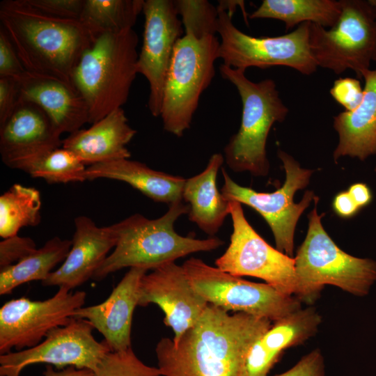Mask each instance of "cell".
Here are the masks:
<instances>
[{"label":"cell","mask_w":376,"mask_h":376,"mask_svg":"<svg viewBox=\"0 0 376 376\" xmlns=\"http://www.w3.org/2000/svg\"><path fill=\"white\" fill-rule=\"evenodd\" d=\"M341 13L330 29L311 23L310 47L318 67L359 78L376 61V0H340Z\"/></svg>","instance_id":"ba28073f"},{"label":"cell","mask_w":376,"mask_h":376,"mask_svg":"<svg viewBox=\"0 0 376 376\" xmlns=\"http://www.w3.org/2000/svg\"><path fill=\"white\" fill-rule=\"evenodd\" d=\"M15 79L19 101L38 106L61 134H71L88 123V107L72 83L28 71Z\"/></svg>","instance_id":"ffe728a7"},{"label":"cell","mask_w":376,"mask_h":376,"mask_svg":"<svg viewBox=\"0 0 376 376\" xmlns=\"http://www.w3.org/2000/svg\"><path fill=\"white\" fill-rule=\"evenodd\" d=\"M219 72L236 88L242 104L240 127L224 148V160L235 172L266 176L269 171L266 150L269 132L275 123L285 120L289 109L274 80L253 82L244 70L224 64L219 66Z\"/></svg>","instance_id":"8992f818"},{"label":"cell","mask_w":376,"mask_h":376,"mask_svg":"<svg viewBox=\"0 0 376 376\" xmlns=\"http://www.w3.org/2000/svg\"><path fill=\"white\" fill-rule=\"evenodd\" d=\"M314 207L308 214L306 235L295 258L297 297L311 306L326 285L340 288L356 297L367 296L376 282V261L359 258L343 251L331 238L322 224L324 214Z\"/></svg>","instance_id":"5b68a950"},{"label":"cell","mask_w":376,"mask_h":376,"mask_svg":"<svg viewBox=\"0 0 376 376\" xmlns=\"http://www.w3.org/2000/svg\"><path fill=\"white\" fill-rule=\"evenodd\" d=\"M93 329L87 320L71 318L66 324L51 330L38 345L1 354L0 376H19L25 368L37 363L95 370L111 350L104 340H95Z\"/></svg>","instance_id":"4fadbf2b"},{"label":"cell","mask_w":376,"mask_h":376,"mask_svg":"<svg viewBox=\"0 0 376 376\" xmlns=\"http://www.w3.org/2000/svg\"><path fill=\"white\" fill-rule=\"evenodd\" d=\"M139 37L133 29L98 36L75 68L72 83L84 97L93 124L128 99L138 74Z\"/></svg>","instance_id":"277c9868"},{"label":"cell","mask_w":376,"mask_h":376,"mask_svg":"<svg viewBox=\"0 0 376 376\" xmlns=\"http://www.w3.org/2000/svg\"><path fill=\"white\" fill-rule=\"evenodd\" d=\"M61 134L36 104L19 101L10 116L0 125L2 162L15 169L27 162L62 147Z\"/></svg>","instance_id":"e0dca14e"},{"label":"cell","mask_w":376,"mask_h":376,"mask_svg":"<svg viewBox=\"0 0 376 376\" xmlns=\"http://www.w3.org/2000/svg\"><path fill=\"white\" fill-rule=\"evenodd\" d=\"M143 4L144 0H85L79 21L96 38L133 29Z\"/></svg>","instance_id":"83f0119b"},{"label":"cell","mask_w":376,"mask_h":376,"mask_svg":"<svg viewBox=\"0 0 376 376\" xmlns=\"http://www.w3.org/2000/svg\"><path fill=\"white\" fill-rule=\"evenodd\" d=\"M347 191L361 209L368 205L373 200L372 191L366 183H354Z\"/></svg>","instance_id":"ab89813d"},{"label":"cell","mask_w":376,"mask_h":376,"mask_svg":"<svg viewBox=\"0 0 376 376\" xmlns=\"http://www.w3.org/2000/svg\"><path fill=\"white\" fill-rule=\"evenodd\" d=\"M123 108L108 113L88 129H79L63 140L62 147L72 151L86 165L128 159L127 145L136 134Z\"/></svg>","instance_id":"7402d4cb"},{"label":"cell","mask_w":376,"mask_h":376,"mask_svg":"<svg viewBox=\"0 0 376 376\" xmlns=\"http://www.w3.org/2000/svg\"><path fill=\"white\" fill-rule=\"evenodd\" d=\"M332 207L334 212L343 218H351L361 210L348 191L337 194L333 200Z\"/></svg>","instance_id":"f35d334b"},{"label":"cell","mask_w":376,"mask_h":376,"mask_svg":"<svg viewBox=\"0 0 376 376\" xmlns=\"http://www.w3.org/2000/svg\"><path fill=\"white\" fill-rule=\"evenodd\" d=\"M157 305L164 313V323L178 340L196 324L209 304L191 285L184 267L175 262L146 273L140 281L138 306Z\"/></svg>","instance_id":"2e32d148"},{"label":"cell","mask_w":376,"mask_h":376,"mask_svg":"<svg viewBox=\"0 0 376 376\" xmlns=\"http://www.w3.org/2000/svg\"><path fill=\"white\" fill-rule=\"evenodd\" d=\"M272 323L209 304L178 340L162 338L157 343L161 376H247L249 351Z\"/></svg>","instance_id":"6da1fadb"},{"label":"cell","mask_w":376,"mask_h":376,"mask_svg":"<svg viewBox=\"0 0 376 376\" xmlns=\"http://www.w3.org/2000/svg\"><path fill=\"white\" fill-rule=\"evenodd\" d=\"M224 161V155L213 154L201 173L186 179L182 191V200L189 207V219L210 237L217 233L230 215L229 201L217 185V174Z\"/></svg>","instance_id":"d4e9b609"},{"label":"cell","mask_w":376,"mask_h":376,"mask_svg":"<svg viewBox=\"0 0 376 376\" xmlns=\"http://www.w3.org/2000/svg\"><path fill=\"white\" fill-rule=\"evenodd\" d=\"M40 191L15 184L0 196V236L17 235L23 227L36 226L41 221Z\"/></svg>","instance_id":"f1b7e54d"},{"label":"cell","mask_w":376,"mask_h":376,"mask_svg":"<svg viewBox=\"0 0 376 376\" xmlns=\"http://www.w3.org/2000/svg\"><path fill=\"white\" fill-rule=\"evenodd\" d=\"M147 272L130 268L103 302L82 306L72 313V318L87 320L104 336L111 351L131 347L133 313L138 306L140 281Z\"/></svg>","instance_id":"d6986e66"},{"label":"cell","mask_w":376,"mask_h":376,"mask_svg":"<svg viewBox=\"0 0 376 376\" xmlns=\"http://www.w3.org/2000/svg\"><path fill=\"white\" fill-rule=\"evenodd\" d=\"M330 94L347 111H352L361 104L363 97V88L357 79L339 78L334 81L330 89Z\"/></svg>","instance_id":"836d02e7"},{"label":"cell","mask_w":376,"mask_h":376,"mask_svg":"<svg viewBox=\"0 0 376 376\" xmlns=\"http://www.w3.org/2000/svg\"><path fill=\"white\" fill-rule=\"evenodd\" d=\"M341 13L340 0H263L249 19H274L290 29L304 22L331 28Z\"/></svg>","instance_id":"484cf974"},{"label":"cell","mask_w":376,"mask_h":376,"mask_svg":"<svg viewBox=\"0 0 376 376\" xmlns=\"http://www.w3.org/2000/svg\"><path fill=\"white\" fill-rule=\"evenodd\" d=\"M217 35L220 38L219 58L228 67L246 71L286 66L304 75L318 68L310 47V24L304 22L287 34L275 37H254L238 29L233 14L218 10Z\"/></svg>","instance_id":"9c48e42d"},{"label":"cell","mask_w":376,"mask_h":376,"mask_svg":"<svg viewBox=\"0 0 376 376\" xmlns=\"http://www.w3.org/2000/svg\"><path fill=\"white\" fill-rule=\"evenodd\" d=\"M86 297L84 291L59 288L45 300L22 297L6 301L0 308V354L38 345L51 330L66 324Z\"/></svg>","instance_id":"5bb4252c"},{"label":"cell","mask_w":376,"mask_h":376,"mask_svg":"<svg viewBox=\"0 0 376 376\" xmlns=\"http://www.w3.org/2000/svg\"><path fill=\"white\" fill-rule=\"evenodd\" d=\"M0 22L26 71L69 83L83 53L95 40L80 21L49 16L26 0L1 1Z\"/></svg>","instance_id":"7a4b0ae2"},{"label":"cell","mask_w":376,"mask_h":376,"mask_svg":"<svg viewBox=\"0 0 376 376\" xmlns=\"http://www.w3.org/2000/svg\"><path fill=\"white\" fill-rule=\"evenodd\" d=\"M26 71L4 29L0 27V77L16 79Z\"/></svg>","instance_id":"d590c367"},{"label":"cell","mask_w":376,"mask_h":376,"mask_svg":"<svg viewBox=\"0 0 376 376\" xmlns=\"http://www.w3.org/2000/svg\"><path fill=\"white\" fill-rule=\"evenodd\" d=\"M71 249L63 264L42 281L45 286H58L69 290L92 279L109 252L114 249L117 236L113 225L99 227L89 217L75 219Z\"/></svg>","instance_id":"ac0fdd59"},{"label":"cell","mask_w":376,"mask_h":376,"mask_svg":"<svg viewBox=\"0 0 376 376\" xmlns=\"http://www.w3.org/2000/svg\"><path fill=\"white\" fill-rule=\"evenodd\" d=\"M143 43L139 53L137 72L149 84L148 107L160 116L165 80L173 50L182 37L184 27L172 0H144Z\"/></svg>","instance_id":"9a60e30c"},{"label":"cell","mask_w":376,"mask_h":376,"mask_svg":"<svg viewBox=\"0 0 376 376\" xmlns=\"http://www.w3.org/2000/svg\"><path fill=\"white\" fill-rule=\"evenodd\" d=\"M72 243V240L54 237L18 263L0 269V295L10 294L17 287L32 281H45L53 268L65 260Z\"/></svg>","instance_id":"4316f807"},{"label":"cell","mask_w":376,"mask_h":376,"mask_svg":"<svg viewBox=\"0 0 376 376\" xmlns=\"http://www.w3.org/2000/svg\"><path fill=\"white\" fill-rule=\"evenodd\" d=\"M36 249L35 242L28 237L17 235L0 242V269L14 265Z\"/></svg>","instance_id":"e575fe53"},{"label":"cell","mask_w":376,"mask_h":376,"mask_svg":"<svg viewBox=\"0 0 376 376\" xmlns=\"http://www.w3.org/2000/svg\"><path fill=\"white\" fill-rule=\"evenodd\" d=\"M362 78L365 85L359 106L334 117L333 127L338 136L333 152L336 162L343 157L363 161L376 155V68L365 71Z\"/></svg>","instance_id":"603a6c76"},{"label":"cell","mask_w":376,"mask_h":376,"mask_svg":"<svg viewBox=\"0 0 376 376\" xmlns=\"http://www.w3.org/2000/svg\"><path fill=\"white\" fill-rule=\"evenodd\" d=\"M217 35L182 36L177 42L165 80L160 117L165 131L182 136L191 123L200 97L210 85L219 58Z\"/></svg>","instance_id":"52a82bcc"},{"label":"cell","mask_w":376,"mask_h":376,"mask_svg":"<svg viewBox=\"0 0 376 376\" xmlns=\"http://www.w3.org/2000/svg\"><path fill=\"white\" fill-rule=\"evenodd\" d=\"M86 165L72 151L60 147L24 164L19 170L48 183L84 182Z\"/></svg>","instance_id":"f546056e"},{"label":"cell","mask_w":376,"mask_h":376,"mask_svg":"<svg viewBox=\"0 0 376 376\" xmlns=\"http://www.w3.org/2000/svg\"><path fill=\"white\" fill-rule=\"evenodd\" d=\"M325 361L322 352L315 348L304 355L292 367L274 376H325Z\"/></svg>","instance_id":"8d00e7d4"},{"label":"cell","mask_w":376,"mask_h":376,"mask_svg":"<svg viewBox=\"0 0 376 376\" xmlns=\"http://www.w3.org/2000/svg\"><path fill=\"white\" fill-rule=\"evenodd\" d=\"M86 180L99 178L126 182L155 202L169 205L182 201L186 179L150 169L127 159L102 162L86 167Z\"/></svg>","instance_id":"cb8c5ba5"},{"label":"cell","mask_w":376,"mask_h":376,"mask_svg":"<svg viewBox=\"0 0 376 376\" xmlns=\"http://www.w3.org/2000/svg\"><path fill=\"white\" fill-rule=\"evenodd\" d=\"M196 292L208 304L225 311L244 313L272 322L301 308L295 296L282 293L268 283L232 275L191 257L182 265Z\"/></svg>","instance_id":"30bf717a"},{"label":"cell","mask_w":376,"mask_h":376,"mask_svg":"<svg viewBox=\"0 0 376 376\" xmlns=\"http://www.w3.org/2000/svg\"><path fill=\"white\" fill-rule=\"evenodd\" d=\"M19 88L15 79L0 77V125L13 113L19 102Z\"/></svg>","instance_id":"74e56055"},{"label":"cell","mask_w":376,"mask_h":376,"mask_svg":"<svg viewBox=\"0 0 376 376\" xmlns=\"http://www.w3.org/2000/svg\"><path fill=\"white\" fill-rule=\"evenodd\" d=\"M174 1L186 34H191L197 38L217 35V7L205 0Z\"/></svg>","instance_id":"4dcf8cb0"},{"label":"cell","mask_w":376,"mask_h":376,"mask_svg":"<svg viewBox=\"0 0 376 376\" xmlns=\"http://www.w3.org/2000/svg\"><path fill=\"white\" fill-rule=\"evenodd\" d=\"M43 376H93V371L84 368L78 369L73 366L55 370L51 365H47Z\"/></svg>","instance_id":"60d3db41"},{"label":"cell","mask_w":376,"mask_h":376,"mask_svg":"<svg viewBox=\"0 0 376 376\" xmlns=\"http://www.w3.org/2000/svg\"><path fill=\"white\" fill-rule=\"evenodd\" d=\"M322 320L311 305L273 322L249 351L247 376H268L285 350L301 345L317 334Z\"/></svg>","instance_id":"44dd1931"},{"label":"cell","mask_w":376,"mask_h":376,"mask_svg":"<svg viewBox=\"0 0 376 376\" xmlns=\"http://www.w3.org/2000/svg\"><path fill=\"white\" fill-rule=\"evenodd\" d=\"M93 376H161L157 367L145 364L132 347L123 351H109L102 359Z\"/></svg>","instance_id":"1f68e13d"},{"label":"cell","mask_w":376,"mask_h":376,"mask_svg":"<svg viewBox=\"0 0 376 376\" xmlns=\"http://www.w3.org/2000/svg\"><path fill=\"white\" fill-rule=\"evenodd\" d=\"M279 158L285 171L283 185L275 191L258 192L236 183L222 169L224 185L221 192L228 201H236L258 212L269 225L280 251L293 257L294 238L297 222L312 201L317 197L306 191L299 203L294 202L295 193L310 182L313 170L304 169L286 152L279 150Z\"/></svg>","instance_id":"8fae6325"},{"label":"cell","mask_w":376,"mask_h":376,"mask_svg":"<svg viewBox=\"0 0 376 376\" xmlns=\"http://www.w3.org/2000/svg\"><path fill=\"white\" fill-rule=\"evenodd\" d=\"M28 3L49 16L79 20L85 0H26Z\"/></svg>","instance_id":"d6a6232c"},{"label":"cell","mask_w":376,"mask_h":376,"mask_svg":"<svg viewBox=\"0 0 376 376\" xmlns=\"http://www.w3.org/2000/svg\"><path fill=\"white\" fill-rule=\"evenodd\" d=\"M233 232L216 267L236 276L263 279L283 294L296 296L297 280L294 257L269 245L246 220L242 204L229 201Z\"/></svg>","instance_id":"7c38bea8"},{"label":"cell","mask_w":376,"mask_h":376,"mask_svg":"<svg viewBox=\"0 0 376 376\" xmlns=\"http://www.w3.org/2000/svg\"><path fill=\"white\" fill-rule=\"evenodd\" d=\"M188 210L187 204L179 201L169 205L167 212L157 219L135 214L113 224L116 244L92 279L101 281L125 267L152 270L191 253L222 246L224 242L217 237L196 239L177 233L174 224Z\"/></svg>","instance_id":"3957f363"}]
</instances>
